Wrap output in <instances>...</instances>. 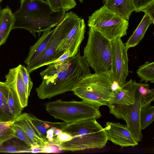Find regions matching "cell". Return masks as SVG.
<instances>
[{
  "label": "cell",
  "instance_id": "cell-38",
  "mask_svg": "<svg viewBox=\"0 0 154 154\" xmlns=\"http://www.w3.org/2000/svg\"><path fill=\"white\" fill-rule=\"evenodd\" d=\"M79 0L80 2H81V3H82L83 1V0Z\"/></svg>",
  "mask_w": 154,
  "mask_h": 154
},
{
  "label": "cell",
  "instance_id": "cell-18",
  "mask_svg": "<svg viewBox=\"0 0 154 154\" xmlns=\"http://www.w3.org/2000/svg\"><path fill=\"white\" fill-rule=\"evenodd\" d=\"M15 21V18L8 6L2 9L0 14V47L7 39Z\"/></svg>",
  "mask_w": 154,
  "mask_h": 154
},
{
  "label": "cell",
  "instance_id": "cell-1",
  "mask_svg": "<svg viewBox=\"0 0 154 154\" xmlns=\"http://www.w3.org/2000/svg\"><path fill=\"white\" fill-rule=\"evenodd\" d=\"M91 73L89 66L79 52L64 61L48 65L40 73L42 81L35 91L39 99H50L72 91L80 79Z\"/></svg>",
  "mask_w": 154,
  "mask_h": 154
},
{
  "label": "cell",
  "instance_id": "cell-5",
  "mask_svg": "<svg viewBox=\"0 0 154 154\" xmlns=\"http://www.w3.org/2000/svg\"><path fill=\"white\" fill-rule=\"evenodd\" d=\"M83 56L95 72L105 75L112 80V51L110 41L89 27Z\"/></svg>",
  "mask_w": 154,
  "mask_h": 154
},
{
  "label": "cell",
  "instance_id": "cell-24",
  "mask_svg": "<svg viewBox=\"0 0 154 154\" xmlns=\"http://www.w3.org/2000/svg\"><path fill=\"white\" fill-rule=\"evenodd\" d=\"M29 117L35 127L44 140L46 145L48 144V140L46 137L47 132L48 130L52 126H51L48 124L47 122L40 120L30 114Z\"/></svg>",
  "mask_w": 154,
  "mask_h": 154
},
{
  "label": "cell",
  "instance_id": "cell-19",
  "mask_svg": "<svg viewBox=\"0 0 154 154\" xmlns=\"http://www.w3.org/2000/svg\"><path fill=\"white\" fill-rule=\"evenodd\" d=\"M31 146L14 137L0 143V153L31 152Z\"/></svg>",
  "mask_w": 154,
  "mask_h": 154
},
{
  "label": "cell",
  "instance_id": "cell-23",
  "mask_svg": "<svg viewBox=\"0 0 154 154\" xmlns=\"http://www.w3.org/2000/svg\"><path fill=\"white\" fill-rule=\"evenodd\" d=\"M154 119V106L151 105L143 108L140 115V124L141 130L151 124Z\"/></svg>",
  "mask_w": 154,
  "mask_h": 154
},
{
  "label": "cell",
  "instance_id": "cell-20",
  "mask_svg": "<svg viewBox=\"0 0 154 154\" xmlns=\"http://www.w3.org/2000/svg\"><path fill=\"white\" fill-rule=\"evenodd\" d=\"M152 24L149 17L145 13L138 26L125 44L128 50L137 45L143 39L144 35L150 25Z\"/></svg>",
  "mask_w": 154,
  "mask_h": 154
},
{
  "label": "cell",
  "instance_id": "cell-21",
  "mask_svg": "<svg viewBox=\"0 0 154 154\" xmlns=\"http://www.w3.org/2000/svg\"><path fill=\"white\" fill-rule=\"evenodd\" d=\"M6 85L9 89L7 103L16 119L21 114L23 109L20 105L17 94L14 88L10 85Z\"/></svg>",
  "mask_w": 154,
  "mask_h": 154
},
{
  "label": "cell",
  "instance_id": "cell-12",
  "mask_svg": "<svg viewBox=\"0 0 154 154\" xmlns=\"http://www.w3.org/2000/svg\"><path fill=\"white\" fill-rule=\"evenodd\" d=\"M85 28L84 20L81 17L68 32L57 49L56 52L57 60L66 51L69 52L70 57L75 56L79 52L80 45L84 38Z\"/></svg>",
  "mask_w": 154,
  "mask_h": 154
},
{
  "label": "cell",
  "instance_id": "cell-27",
  "mask_svg": "<svg viewBox=\"0 0 154 154\" xmlns=\"http://www.w3.org/2000/svg\"><path fill=\"white\" fill-rule=\"evenodd\" d=\"M19 66L20 73L26 90L28 96L29 97L33 87V82L26 68L21 64L19 65Z\"/></svg>",
  "mask_w": 154,
  "mask_h": 154
},
{
  "label": "cell",
  "instance_id": "cell-39",
  "mask_svg": "<svg viewBox=\"0 0 154 154\" xmlns=\"http://www.w3.org/2000/svg\"><path fill=\"white\" fill-rule=\"evenodd\" d=\"M2 1V0H0V3H1V2Z\"/></svg>",
  "mask_w": 154,
  "mask_h": 154
},
{
  "label": "cell",
  "instance_id": "cell-37",
  "mask_svg": "<svg viewBox=\"0 0 154 154\" xmlns=\"http://www.w3.org/2000/svg\"><path fill=\"white\" fill-rule=\"evenodd\" d=\"M2 9H1V3H0V13L1 12V11H2Z\"/></svg>",
  "mask_w": 154,
  "mask_h": 154
},
{
  "label": "cell",
  "instance_id": "cell-25",
  "mask_svg": "<svg viewBox=\"0 0 154 154\" xmlns=\"http://www.w3.org/2000/svg\"><path fill=\"white\" fill-rule=\"evenodd\" d=\"M15 119L7 103L0 98V122H13Z\"/></svg>",
  "mask_w": 154,
  "mask_h": 154
},
{
  "label": "cell",
  "instance_id": "cell-7",
  "mask_svg": "<svg viewBox=\"0 0 154 154\" xmlns=\"http://www.w3.org/2000/svg\"><path fill=\"white\" fill-rule=\"evenodd\" d=\"M88 25L111 41L127 35L129 23L104 5L88 17Z\"/></svg>",
  "mask_w": 154,
  "mask_h": 154
},
{
  "label": "cell",
  "instance_id": "cell-22",
  "mask_svg": "<svg viewBox=\"0 0 154 154\" xmlns=\"http://www.w3.org/2000/svg\"><path fill=\"white\" fill-rule=\"evenodd\" d=\"M136 73L141 82L153 83L154 82V62H146L139 67Z\"/></svg>",
  "mask_w": 154,
  "mask_h": 154
},
{
  "label": "cell",
  "instance_id": "cell-6",
  "mask_svg": "<svg viewBox=\"0 0 154 154\" xmlns=\"http://www.w3.org/2000/svg\"><path fill=\"white\" fill-rule=\"evenodd\" d=\"M45 105L48 114L66 124L89 119H97L101 116L99 108L82 100H58L48 102Z\"/></svg>",
  "mask_w": 154,
  "mask_h": 154
},
{
  "label": "cell",
  "instance_id": "cell-3",
  "mask_svg": "<svg viewBox=\"0 0 154 154\" xmlns=\"http://www.w3.org/2000/svg\"><path fill=\"white\" fill-rule=\"evenodd\" d=\"M63 132L69 134L72 139L59 146L62 150L75 151L101 149L107 140L106 133L95 119H84L62 126Z\"/></svg>",
  "mask_w": 154,
  "mask_h": 154
},
{
  "label": "cell",
  "instance_id": "cell-34",
  "mask_svg": "<svg viewBox=\"0 0 154 154\" xmlns=\"http://www.w3.org/2000/svg\"><path fill=\"white\" fill-rule=\"evenodd\" d=\"M146 14L150 17L153 24L154 20V2L148 5L145 8L141 11Z\"/></svg>",
  "mask_w": 154,
  "mask_h": 154
},
{
  "label": "cell",
  "instance_id": "cell-4",
  "mask_svg": "<svg viewBox=\"0 0 154 154\" xmlns=\"http://www.w3.org/2000/svg\"><path fill=\"white\" fill-rule=\"evenodd\" d=\"M113 82L105 75L95 73L80 79L72 91L83 101L99 108L106 105L113 94Z\"/></svg>",
  "mask_w": 154,
  "mask_h": 154
},
{
  "label": "cell",
  "instance_id": "cell-2",
  "mask_svg": "<svg viewBox=\"0 0 154 154\" xmlns=\"http://www.w3.org/2000/svg\"><path fill=\"white\" fill-rule=\"evenodd\" d=\"M65 12L53 11L44 0H21L19 9L13 13L15 21L12 29H23L36 37L41 33L56 26Z\"/></svg>",
  "mask_w": 154,
  "mask_h": 154
},
{
  "label": "cell",
  "instance_id": "cell-32",
  "mask_svg": "<svg viewBox=\"0 0 154 154\" xmlns=\"http://www.w3.org/2000/svg\"><path fill=\"white\" fill-rule=\"evenodd\" d=\"M41 153H56L61 150L59 147L56 145L47 144L40 147Z\"/></svg>",
  "mask_w": 154,
  "mask_h": 154
},
{
  "label": "cell",
  "instance_id": "cell-14",
  "mask_svg": "<svg viewBox=\"0 0 154 154\" xmlns=\"http://www.w3.org/2000/svg\"><path fill=\"white\" fill-rule=\"evenodd\" d=\"M5 77V83L14 88L17 94L20 105L23 109L27 106L29 97L20 73L19 65L9 69Z\"/></svg>",
  "mask_w": 154,
  "mask_h": 154
},
{
  "label": "cell",
  "instance_id": "cell-9",
  "mask_svg": "<svg viewBox=\"0 0 154 154\" xmlns=\"http://www.w3.org/2000/svg\"><path fill=\"white\" fill-rule=\"evenodd\" d=\"M138 83L131 79L113 91L106 105L110 113L118 119H124L128 108L134 103Z\"/></svg>",
  "mask_w": 154,
  "mask_h": 154
},
{
  "label": "cell",
  "instance_id": "cell-28",
  "mask_svg": "<svg viewBox=\"0 0 154 154\" xmlns=\"http://www.w3.org/2000/svg\"><path fill=\"white\" fill-rule=\"evenodd\" d=\"M12 128L14 131V137L22 140L28 145L31 146H36L33 142L28 137L26 134L20 128L13 124Z\"/></svg>",
  "mask_w": 154,
  "mask_h": 154
},
{
  "label": "cell",
  "instance_id": "cell-31",
  "mask_svg": "<svg viewBox=\"0 0 154 154\" xmlns=\"http://www.w3.org/2000/svg\"><path fill=\"white\" fill-rule=\"evenodd\" d=\"M9 91V88L5 82L0 81V98L7 103Z\"/></svg>",
  "mask_w": 154,
  "mask_h": 154
},
{
  "label": "cell",
  "instance_id": "cell-13",
  "mask_svg": "<svg viewBox=\"0 0 154 154\" xmlns=\"http://www.w3.org/2000/svg\"><path fill=\"white\" fill-rule=\"evenodd\" d=\"M104 129L108 140L116 145L122 147H134L138 144L126 125L108 122H106Z\"/></svg>",
  "mask_w": 154,
  "mask_h": 154
},
{
  "label": "cell",
  "instance_id": "cell-29",
  "mask_svg": "<svg viewBox=\"0 0 154 154\" xmlns=\"http://www.w3.org/2000/svg\"><path fill=\"white\" fill-rule=\"evenodd\" d=\"M136 12H138L145 8L154 0H132Z\"/></svg>",
  "mask_w": 154,
  "mask_h": 154
},
{
  "label": "cell",
  "instance_id": "cell-11",
  "mask_svg": "<svg viewBox=\"0 0 154 154\" xmlns=\"http://www.w3.org/2000/svg\"><path fill=\"white\" fill-rule=\"evenodd\" d=\"M138 86L134 103L130 106L124 119L128 128L135 140L138 143L143 138L140 124V115L142 109L150 105L154 101V94L144 96L139 92Z\"/></svg>",
  "mask_w": 154,
  "mask_h": 154
},
{
  "label": "cell",
  "instance_id": "cell-17",
  "mask_svg": "<svg viewBox=\"0 0 154 154\" xmlns=\"http://www.w3.org/2000/svg\"><path fill=\"white\" fill-rule=\"evenodd\" d=\"M107 7L128 20L131 13L135 11L132 0H104Z\"/></svg>",
  "mask_w": 154,
  "mask_h": 154
},
{
  "label": "cell",
  "instance_id": "cell-30",
  "mask_svg": "<svg viewBox=\"0 0 154 154\" xmlns=\"http://www.w3.org/2000/svg\"><path fill=\"white\" fill-rule=\"evenodd\" d=\"M46 1L53 11L59 12L63 11L61 0H46Z\"/></svg>",
  "mask_w": 154,
  "mask_h": 154
},
{
  "label": "cell",
  "instance_id": "cell-8",
  "mask_svg": "<svg viewBox=\"0 0 154 154\" xmlns=\"http://www.w3.org/2000/svg\"><path fill=\"white\" fill-rule=\"evenodd\" d=\"M80 18L72 11L64 14L61 21L55 27L52 38L45 50L35 60L27 65L26 68L29 73L42 66L56 61L57 49Z\"/></svg>",
  "mask_w": 154,
  "mask_h": 154
},
{
  "label": "cell",
  "instance_id": "cell-15",
  "mask_svg": "<svg viewBox=\"0 0 154 154\" xmlns=\"http://www.w3.org/2000/svg\"><path fill=\"white\" fill-rule=\"evenodd\" d=\"M13 124L21 128L37 147L46 145L41 134L31 121L29 113H21L14 120Z\"/></svg>",
  "mask_w": 154,
  "mask_h": 154
},
{
  "label": "cell",
  "instance_id": "cell-41",
  "mask_svg": "<svg viewBox=\"0 0 154 154\" xmlns=\"http://www.w3.org/2000/svg\"><path fill=\"white\" fill-rule=\"evenodd\" d=\"M103 0V1L104 0Z\"/></svg>",
  "mask_w": 154,
  "mask_h": 154
},
{
  "label": "cell",
  "instance_id": "cell-35",
  "mask_svg": "<svg viewBox=\"0 0 154 154\" xmlns=\"http://www.w3.org/2000/svg\"><path fill=\"white\" fill-rule=\"evenodd\" d=\"M56 128V127L52 126L47 131L46 137L48 140V143L53 141L54 131Z\"/></svg>",
  "mask_w": 154,
  "mask_h": 154
},
{
  "label": "cell",
  "instance_id": "cell-16",
  "mask_svg": "<svg viewBox=\"0 0 154 154\" xmlns=\"http://www.w3.org/2000/svg\"><path fill=\"white\" fill-rule=\"evenodd\" d=\"M52 28L43 32L41 36L30 47L28 55L24 61L27 65L35 60L45 50L55 29V28L53 29Z\"/></svg>",
  "mask_w": 154,
  "mask_h": 154
},
{
  "label": "cell",
  "instance_id": "cell-36",
  "mask_svg": "<svg viewBox=\"0 0 154 154\" xmlns=\"http://www.w3.org/2000/svg\"><path fill=\"white\" fill-rule=\"evenodd\" d=\"M61 132H62V131L61 129L56 128L54 131V138L58 135Z\"/></svg>",
  "mask_w": 154,
  "mask_h": 154
},
{
  "label": "cell",
  "instance_id": "cell-10",
  "mask_svg": "<svg viewBox=\"0 0 154 154\" xmlns=\"http://www.w3.org/2000/svg\"><path fill=\"white\" fill-rule=\"evenodd\" d=\"M113 91L125 83L128 74V49L121 38L110 41Z\"/></svg>",
  "mask_w": 154,
  "mask_h": 154
},
{
  "label": "cell",
  "instance_id": "cell-33",
  "mask_svg": "<svg viewBox=\"0 0 154 154\" xmlns=\"http://www.w3.org/2000/svg\"><path fill=\"white\" fill-rule=\"evenodd\" d=\"M63 11L65 12L74 8L77 4L75 0H61Z\"/></svg>",
  "mask_w": 154,
  "mask_h": 154
},
{
  "label": "cell",
  "instance_id": "cell-40",
  "mask_svg": "<svg viewBox=\"0 0 154 154\" xmlns=\"http://www.w3.org/2000/svg\"><path fill=\"white\" fill-rule=\"evenodd\" d=\"M1 142V141H0V143L1 142Z\"/></svg>",
  "mask_w": 154,
  "mask_h": 154
},
{
  "label": "cell",
  "instance_id": "cell-26",
  "mask_svg": "<svg viewBox=\"0 0 154 154\" xmlns=\"http://www.w3.org/2000/svg\"><path fill=\"white\" fill-rule=\"evenodd\" d=\"M13 122H0V141L3 142L14 137L12 127Z\"/></svg>",
  "mask_w": 154,
  "mask_h": 154
}]
</instances>
